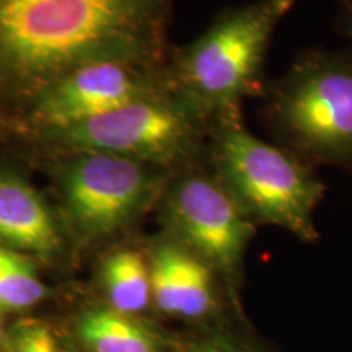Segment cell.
Segmentation results:
<instances>
[{
	"label": "cell",
	"mask_w": 352,
	"mask_h": 352,
	"mask_svg": "<svg viewBox=\"0 0 352 352\" xmlns=\"http://www.w3.org/2000/svg\"><path fill=\"white\" fill-rule=\"evenodd\" d=\"M171 0H0V103L32 108L85 65L165 67Z\"/></svg>",
	"instance_id": "1"
},
{
	"label": "cell",
	"mask_w": 352,
	"mask_h": 352,
	"mask_svg": "<svg viewBox=\"0 0 352 352\" xmlns=\"http://www.w3.org/2000/svg\"><path fill=\"white\" fill-rule=\"evenodd\" d=\"M296 0H253L220 12L166 67L176 95L214 124L241 116L248 96L264 94V64L277 26Z\"/></svg>",
	"instance_id": "2"
},
{
	"label": "cell",
	"mask_w": 352,
	"mask_h": 352,
	"mask_svg": "<svg viewBox=\"0 0 352 352\" xmlns=\"http://www.w3.org/2000/svg\"><path fill=\"white\" fill-rule=\"evenodd\" d=\"M209 142L212 175L256 226L284 228L307 243L318 240L315 210L327 186L311 165L264 142L241 116L215 122Z\"/></svg>",
	"instance_id": "3"
},
{
	"label": "cell",
	"mask_w": 352,
	"mask_h": 352,
	"mask_svg": "<svg viewBox=\"0 0 352 352\" xmlns=\"http://www.w3.org/2000/svg\"><path fill=\"white\" fill-rule=\"evenodd\" d=\"M263 98L280 147L308 165L352 166V54L305 52Z\"/></svg>",
	"instance_id": "4"
},
{
	"label": "cell",
	"mask_w": 352,
	"mask_h": 352,
	"mask_svg": "<svg viewBox=\"0 0 352 352\" xmlns=\"http://www.w3.org/2000/svg\"><path fill=\"white\" fill-rule=\"evenodd\" d=\"M212 127L171 88L43 135L72 152L109 153L178 175L196 168Z\"/></svg>",
	"instance_id": "5"
},
{
	"label": "cell",
	"mask_w": 352,
	"mask_h": 352,
	"mask_svg": "<svg viewBox=\"0 0 352 352\" xmlns=\"http://www.w3.org/2000/svg\"><path fill=\"white\" fill-rule=\"evenodd\" d=\"M165 219L178 243L235 289L256 223L212 173L199 166L171 176L164 195Z\"/></svg>",
	"instance_id": "6"
},
{
	"label": "cell",
	"mask_w": 352,
	"mask_h": 352,
	"mask_svg": "<svg viewBox=\"0 0 352 352\" xmlns=\"http://www.w3.org/2000/svg\"><path fill=\"white\" fill-rule=\"evenodd\" d=\"M175 175L131 158L78 152L63 171L65 208L90 236L114 233L134 222L162 197Z\"/></svg>",
	"instance_id": "7"
},
{
	"label": "cell",
	"mask_w": 352,
	"mask_h": 352,
	"mask_svg": "<svg viewBox=\"0 0 352 352\" xmlns=\"http://www.w3.org/2000/svg\"><path fill=\"white\" fill-rule=\"evenodd\" d=\"M171 90L165 67L104 60L76 70L28 109L32 124L43 134L95 120L145 96Z\"/></svg>",
	"instance_id": "8"
},
{
	"label": "cell",
	"mask_w": 352,
	"mask_h": 352,
	"mask_svg": "<svg viewBox=\"0 0 352 352\" xmlns=\"http://www.w3.org/2000/svg\"><path fill=\"white\" fill-rule=\"evenodd\" d=\"M152 300L166 315L196 320L215 307V277L210 267L176 240L153 246L148 256Z\"/></svg>",
	"instance_id": "9"
},
{
	"label": "cell",
	"mask_w": 352,
	"mask_h": 352,
	"mask_svg": "<svg viewBox=\"0 0 352 352\" xmlns=\"http://www.w3.org/2000/svg\"><path fill=\"white\" fill-rule=\"evenodd\" d=\"M0 245L41 256L60 248L59 230L46 202L32 184L12 173H0Z\"/></svg>",
	"instance_id": "10"
},
{
	"label": "cell",
	"mask_w": 352,
	"mask_h": 352,
	"mask_svg": "<svg viewBox=\"0 0 352 352\" xmlns=\"http://www.w3.org/2000/svg\"><path fill=\"white\" fill-rule=\"evenodd\" d=\"M78 333L90 352H160V341L152 329L134 315L111 307L87 311L78 323Z\"/></svg>",
	"instance_id": "11"
},
{
	"label": "cell",
	"mask_w": 352,
	"mask_h": 352,
	"mask_svg": "<svg viewBox=\"0 0 352 352\" xmlns=\"http://www.w3.org/2000/svg\"><path fill=\"white\" fill-rule=\"evenodd\" d=\"M103 283L111 308L121 314H139L152 300L148 259L135 250H121L104 261Z\"/></svg>",
	"instance_id": "12"
},
{
	"label": "cell",
	"mask_w": 352,
	"mask_h": 352,
	"mask_svg": "<svg viewBox=\"0 0 352 352\" xmlns=\"http://www.w3.org/2000/svg\"><path fill=\"white\" fill-rule=\"evenodd\" d=\"M46 296L33 264L15 250L0 245V308L25 310Z\"/></svg>",
	"instance_id": "13"
},
{
	"label": "cell",
	"mask_w": 352,
	"mask_h": 352,
	"mask_svg": "<svg viewBox=\"0 0 352 352\" xmlns=\"http://www.w3.org/2000/svg\"><path fill=\"white\" fill-rule=\"evenodd\" d=\"M7 352H59V349L51 329L32 320L20 324Z\"/></svg>",
	"instance_id": "14"
},
{
	"label": "cell",
	"mask_w": 352,
	"mask_h": 352,
	"mask_svg": "<svg viewBox=\"0 0 352 352\" xmlns=\"http://www.w3.org/2000/svg\"><path fill=\"white\" fill-rule=\"evenodd\" d=\"M340 26L342 33L352 39V0H341Z\"/></svg>",
	"instance_id": "15"
},
{
	"label": "cell",
	"mask_w": 352,
	"mask_h": 352,
	"mask_svg": "<svg viewBox=\"0 0 352 352\" xmlns=\"http://www.w3.org/2000/svg\"><path fill=\"white\" fill-rule=\"evenodd\" d=\"M191 352H248V351L239 349V347L227 344V342H206V344L195 347Z\"/></svg>",
	"instance_id": "16"
},
{
	"label": "cell",
	"mask_w": 352,
	"mask_h": 352,
	"mask_svg": "<svg viewBox=\"0 0 352 352\" xmlns=\"http://www.w3.org/2000/svg\"><path fill=\"white\" fill-rule=\"evenodd\" d=\"M3 340V329H2V320H0V344H2Z\"/></svg>",
	"instance_id": "17"
}]
</instances>
